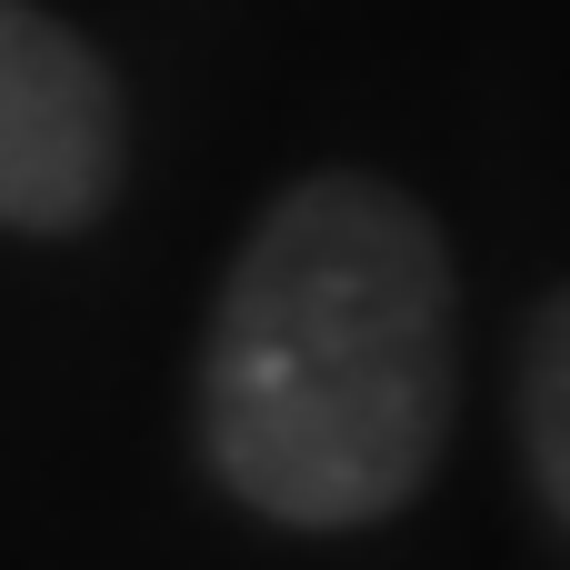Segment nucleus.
I'll return each instance as SVG.
<instances>
[{
    "label": "nucleus",
    "mask_w": 570,
    "mask_h": 570,
    "mask_svg": "<svg viewBox=\"0 0 570 570\" xmlns=\"http://www.w3.org/2000/svg\"><path fill=\"white\" fill-rule=\"evenodd\" d=\"M451 250L371 170L291 180L200 341V451L261 521L361 531L421 501L451 441Z\"/></svg>",
    "instance_id": "1"
},
{
    "label": "nucleus",
    "mask_w": 570,
    "mask_h": 570,
    "mask_svg": "<svg viewBox=\"0 0 570 570\" xmlns=\"http://www.w3.org/2000/svg\"><path fill=\"white\" fill-rule=\"evenodd\" d=\"M120 160H130V120L110 60L70 20L0 0V230L100 220Z\"/></svg>",
    "instance_id": "2"
},
{
    "label": "nucleus",
    "mask_w": 570,
    "mask_h": 570,
    "mask_svg": "<svg viewBox=\"0 0 570 570\" xmlns=\"http://www.w3.org/2000/svg\"><path fill=\"white\" fill-rule=\"evenodd\" d=\"M511 411H521V461H531V491L541 511L570 531V291H551L521 331V381H511Z\"/></svg>",
    "instance_id": "3"
}]
</instances>
